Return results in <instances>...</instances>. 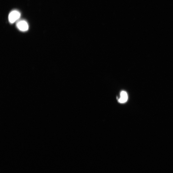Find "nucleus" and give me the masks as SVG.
I'll return each mask as SVG.
<instances>
[{
    "label": "nucleus",
    "mask_w": 173,
    "mask_h": 173,
    "mask_svg": "<svg viewBox=\"0 0 173 173\" xmlns=\"http://www.w3.org/2000/svg\"><path fill=\"white\" fill-rule=\"evenodd\" d=\"M21 17L20 13L18 11L15 10L11 12L9 16V20L11 23H13L20 18Z\"/></svg>",
    "instance_id": "obj_1"
},
{
    "label": "nucleus",
    "mask_w": 173,
    "mask_h": 173,
    "mask_svg": "<svg viewBox=\"0 0 173 173\" xmlns=\"http://www.w3.org/2000/svg\"><path fill=\"white\" fill-rule=\"evenodd\" d=\"M17 28L20 31L26 32L28 30L29 25L27 21L25 20H21L18 21L17 23Z\"/></svg>",
    "instance_id": "obj_2"
},
{
    "label": "nucleus",
    "mask_w": 173,
    "mask_h": 173,
    "mask_svg": "<svg viewBox=\"0 0 173 173\" xmlns=\"http://www.w3.org/2000/svg\"><path fill=\"white\" fill-rule=\"evenodd\" d=\"M128 96L127 94L125 91H122L121 93L120 98L118 100L119 102L121 103H124L127 101Z\"/></svg>",
    "instance_id": "obj_3"
}]
</instances>
